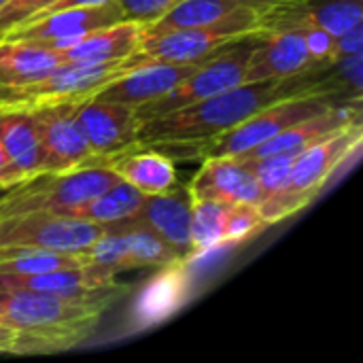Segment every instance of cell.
I'll use <instances>...</instances> for the list:
<instances>
[{
    "mask_svg": "<svg viewBox=\"0 0 363 363\" xmlns=\"http://www.w3.org/2000/svg\"><path fill=\"white\" fill-rule=\"evenodd\" d=\"M319 91H345L349 96H357L353 89L349 91L338 64L334 62L289 77L245 81L196 104L143 121L136 130V143L138 147L151 149L200 145L232 130L234 125L242 123L251 115L264 111L279 100Z\"/></svg>",
    "mask_w": 363,
    "mask_h": 363,
    "instance_id": "1",
    "label": "cell"
},
{
    "mask_svg": "<svg viewBox=\"0 0 363 363\" xmlns=\"http://www.w3.org/2000/svg\"><path fill=\"white\" fill-rule=\"evenodd\" d=\"M106 306L26 289H0V323L15 330L13 353H49L77 347Z\"/></svg>",
    "mask_w": 363,
    "mask_h": 363,
    "instance_id": "2",
    "label": "cell"
},
{
    "mask_svg": "<svg viewBox=\"0 0 363 363\" xmlns=\"http://www.w3.org/2000/svg\"><path fill=\"white\" fill-rule=\"evenodd\" d=\"M119 181L121 177L100 162H89L64 172H40L9 187L0 196V219L30 211L72 215L79 206Z\"/></svg>",
    "mask_w": 363,
    "mask_h": 363,
    "instance_id": "3",
    "label": "cell"
},
{
    "mask_svg": "<svg viewBox=\"0 0 363 363\" xmlns=\"http://www.w3.org/2000/svg\"><path fill=\"white\" fill-rule=\"evenodd\" d=\"M359 98L362 96H349L345 91H319V94H302V96L285 98V100H279V102L266 106L264 111L251 115L249 119L234 125L232 130H228L206 143L191 145V147H196L194 153L200 155L202 160L236 157L300 121H306L319 113L332 111L340 104H347V102L359 100Z\"/></svg>",
    "mask_w": 363,
    "mask_h": 363,
    "instance_id": "4",
    "label": "cell"
},
{
    "mask_svg": "<svg viewBox=\"0 0 363 363\" xmlns=\"http://www.w3.org/2000/svg\"><path fill=\"white\" fill-rule=\"evenodd\" d=\"M274 2L277 0H255L217 23L183 28V30H172V32L143 38L136 53L143 55L147 62L189 64V62L206 60L213 53H217L221 47L247 34L264 32V15Z\"/></svg>",
    "mask_w": 363,
    "mask_h": 363,
    "instance_id": "5",
    "label": "cell"
},
{
    "mask_svg": "<svg viewBox=\"0 0 363 363\" xmlns=\"http://www.w3.org/2000/svg\"><path fill=\"white\" fill-rule=\"evenodd\" d=\"M264 32L247 34L225 47H221L217 53H213L208 60H204L196 72H191L187 79H183L179 85H174L164 96L145 102L134 108L136 123L149 121L153 117L172 113L177 108L196 104L204 98H211L219 91L232 89L240 83H245V68L249 64L251 53L262 43Z\"/></svg>",
    "mask_w": 363,
    "mask_h": 363,
    "instance_id": "6",
    "label": "cell"
},
{
    "mask_svg": "<svg viewBox=\"0 0 363 363\" xmlns=\"http://www.w3.org/2000/svg\"><path fill=\"white\" fill-rule=\"evenodd\" d=\"M140 64H147V60L138 53L113 62H62L36 83L0 87V106L26 108L43 102H81L91 98L108 81Z\"/></svg>",
    "mask_w": 363,
    "mask_h": 363,
    "instance_id": "7",
    "label": "cell"
},
{
    "mask_svg": "<svg viewBox=\"0 0 363 363\" xmlns=\"http://www.w3.org/2000/svg\"><path fill=\"white\" fill-rule=\"evenodd\" d=\"M104 234V223L51 211H30L0 219V247L83 253Z\"/></svg>",
    "mask_w": 363,
    "mask_h": 363,
    "instance_id": "8",
    "label": "cell"
},
{
    "mask_svg": "<svg viewBox=\"0 0 363 363\" xmlns=\"http://www.w3.org/2000/svg\"><path fill=\"white\" fill-rule=\"evenodd\" d=\"M26 108L40 138L43 172H64L98 162L74 115V102H43Z\"/></svg>",
    "mask_w": 363,
    "mask_h": 363,
    "instance_id": "9",
    "label": "cell"
},
{
    "mask_svg": "<svg viewBox=\"0 0 363 363\" xmlns=\"http://www.w3.org/2000/svg\"><path fill=\"white\" fill-rule=\"evenodd\" d=\"M119 21H123L121 13L117 11V6L113 2H106V4H98V6H79V9L55 11L36 21H28V23L13 28L2 38L40 45L51 51H64V49L72 47L85 34H89L98 28L119 23Z\"/></svg>",
    "mask_w": 363,
    "mask_h": 363,
    "instance_id": "10",
    "label": "cell"
},
{
    "mask_svg": "<svg viewBox=\"0 0 363 363\" xmlns=\"http://www.w3.org/2000/svg\"><path fill=\"white\" fill-rule=\"evenodd\" d=\"M362 136V121H355L294 155L289 189L313 200L330 181V177L359 149Z\"/></svg>",
    "mask_w": 363,
    "mask_h": 363,
    "instance_id": "11",
    "label": "cell"
},
{
    "mask_svg": "<svg viewBox=\"0 0 363 363\" xmlns=\"http://www.w3.org/2000/svg\"><path fill=\"white\" fill-rule=\"evenodd\" d=\"M74 115L98 162L138 147L134 106L87 98L74 102Z\"/></svg>",
    "mask_w": 363,
    "mask_h": 363,
    "instance_id": "12",
    "label": "cell"
},
{
    "mask_svg": "<svg viewBox=\"0 0 363 363\" xmlns=\"http://www.w3.org/2000/svg\"><path fill=\"white\" fill-rule=\"evenodd\" d=\"M202 62L204 60L189 62V64L147 62V64L134 66L132 70L123 72L121 77L108 81L91 98L104 100V102H117V104H125V106L136 108V106L151 102V100L164 96L166 91H170L183 79H187L191 72H196Z\"/></svg>",
    "mask_w": 363,
    "mask_h": 363,
    "instance_id": "13",
    "label": "cell"
},
{
    "mask_svg": "<svg viewBox=\"0 0 363 363\" xmlns=\"http://www.w3.org/2000/svg\"><path fill=\"white\" fill-rule=\"evenodd\" d=\"M134 217L151 228L177 253L181 262L194 257L189 189H183L174 183L162 194H149L145 196Z\"/></svg>",
    "mask_w": 363,
    "mask_h": 363,
    "instance_id": "14",
    "label": "cell"
},
{
    "mask_svg": "<svg viewBox=\"0 0 363 363\" xmlns=\"http://www.w3.org/2000/svg\"><path fill=\"white\" fill-rule=\"evenodd\" d=\"M189 196L253 206L264 200V191L249 162L238 157H206L191 179Z\"/></svg>",
    "mask_w": 363,
    "mask_h": 363,
    "instance_id": "15",
    "label": "cell"
},
{
    "mask_svg": "<svg viewBox=\"0 0 363 363\" xmlns=\"http://www.w3.org/2000/svg\"><path fill=\"white\" fill-rule=\"evenodd\" d=\"M359 104H362V98L359 100H351L347 104H340L332 111H325V113H319L306 121H300L283 132H279L277 136L268 138L266 143L236 155L238 160H245V162H251V160H259V157H268V155H298L300 151H304L306 147L315 145L317 140L330 136L332 132L349 125V123H355V121H362L359 119Z\"/></svg>",
    "mask_w": 363,
    "mask_h": 363,
    "instance_id": "16",
    "label": "cell"
},
{
    "mask_svg": "<svg viewBox=\"0 0 363 363\" xmlns=\"http://www.w3.org/2000/svg\"><path fill=\"white\" fill-rule=\"evenodd\" d=\"M302 28H283L264 32L262 43L249 57L245 68V81H262L274 77H289L308 68H315Z\"/></svg>",
    "mask_w": 363,
    "mask_h": 363,
    "instance_id": "17",
    "label": "cell"
},
{
    "mask_svg": "<svg viewBox=\"0 0 363 363\" xmlns=\"http://www.w3.org/2000/svg\"><path fill=\"white\" fill-rule=\"evenodd\" d=\"M0 289H26V291H38V294L74 300V302L102 304V306H108L119 294L128 291V287L115 283L94 285L85 277L83 268H66V270H53L32 277L0 274Z\"/></svg>",
    "mask_w": 363,
    "mask_h": 363,
    "instance_id": "18",
    "label": "cell"
},
{
    "mask_svg": "<svg viewBox=\"0 0 363 363\" xmlns=\"http://www.w3.org/2000/svg\"><path fill=\"white\" fill-rule=\"evenodd\" d=\"M0 143L15 185L43 172L40 138L28 108L0 106Z\"/></svg>",
    "mask_w": 363,
    "mask_h": 363,
    "instance_id": "19",
    "label": "cell"
},
{
    "mask_svg": "<svg viewBox=\"0 0 363 363\" xmlns=\"http://www.w3.org/2000/svg\"><path fill=\"white\" fill-rule=\"evenodd\" d=\"M123 181L132 183L145 196L162 194L177 183V170L172 160L166 153H160L151 147H136L111 157L100 160Z\"/></svg>",
    "mask_w": 363,
    "mask_h": 363,
    "instance_id": "20",
    "label": "cell"
},
{
    "mask_svg": "<svg viewBox=\"0 0 363 363\" xmlns=\"http://www.w3.org/2000/svg\"><path fill=\"white\" fill-rule=\"evenodd\" d=\"M140 40L143 23L119 21L85 34L72 47L57 51V55L62 57V62H113L136 53Z\"/></svg>",
    "mask_w": 363,
    "mask_h": 363,
    "instance_id": "21",
    "label": "cell"
},
{
    "mask_svg": "<svg viewBox=\"0 0 363 363\" xmlns=\"http://www.w3.org/2000/svg\"><path fill=\"white\" fill-rule=\"evenodd\" d=\"M62 64L57 51L40 45L0 38V87H21L45 79Z\"/></svg>",
    "mask_w": 363,
    "mask_h": 363,
    "instance_id": "22",
    "label": "cell"
},
{
    "mask_svg": "<svg viewBox=\"0 0 363 363\" xmlns=\"http://www.w3.org/2000/svg\"><path fill=\"white\" fill-rule=\"evenodd\" d=\"M251 2L255 0H179L160 19L143 26V38L157 36L172 30L217 23Z\"/></svg>",
    "mask_w": 363,
    "mask_h": 363,
    "instance_id": "23",
    "label": "cell"
},
{
    "mask_svg": "<svg viewBox=\"0 0 363 363\" xmlns=\"http://www.w3.org/2000/svg\"><path fill=\"white\" fill-rule=\"evenodd\" d=\"M104 228L119 232L123 236L132 268H149V266L168 268L181 262L177 253L134 215L113 221V223H104Z\"/></svg>",
    "mask_w": 363,
    "mask_h": 363,
    "instance_id": "24",
    "label": "cell"
},
{
    "mask_svg": "<svg viewBox=\"0 0 363 363\" xmlns=\"http://www.w3.org/2000/svg\"><path fill=\"white\" fill-rule=\"evenodd\" d=\"M81 266H83L81 253L0 247V274L32 277V274L66 270V268H81Z\"/></svg>",
    "mask_w": 363,
    "mask_h": 363,
    "instance_id": "25",
    "label": "cell"
},
{
    "mask_svg": "<svg viewBox=\"0 0 363 363\" xmlns=\"http://www.w3.org/2000/svg\"><path fill=\"white\" fill-rule=\"evenodd\" d=\"M143 200H145V194L140 189H136L132 183L121 179L119 183H115L100 196L91 198L83 206H79L72 215L91 219L98 223H113V221L136 215Z\"/></svg>",
    "mask_w": 363,
    "mask_h": 363,
    "instance_id": "26",
    "label": "cell"
},
{
    "mask_svg": "<svg viewBox=\"0 0 363 363\" xmlns=\"http://www.w3.org/2000/svg\"><path fill=\"white\" fill-rule=\"evenodd\" d=\"M232 202L191 198V249L194 255L223 245V232Z\"/></svg>",
    "mask_w": 363,
    "mask_h": 363,
    "instance_id": "27",
    "label": "cell"
},
{
    "mask_svg": "<svg viewBox=\"0 0 363 363\" xmlns=\"http://www.w3.org/2000/svg\"><path fill=\"white\" fill-rule=\"evenodd\" d=\"M291 164H294V155H268L249 162L264 196H272L289 189Z\"/></svg>",
    "mask_w": 363,
    "mask_h": 363,
    "instance_id": "28",
    "label": "cell"
},
{
    "mask_svg": "<svg viewBox=\"0 0 363 363\" xmlns=\"http://www.w3.org/2000/svg\"><path fill=\"white\" fill-rule=\"evenodd\" d=\"M268 223L259 215V211L253 204H232L225 221V232H223V245H238L262 230H266Z\"/></svg>",
    "mask_w": 363,
    "mask_h": 363,
    "instance_id": "29",
    "label": "cell"
},
{
    "mask_svg": "<svg viewBox=\"0 0 363 363\" xmlns=\"http://www.w3.org/2000/svg\"><path fill=\"white\" fill-rule=\"evenodd\" d=\"M121 13L123 21H138L143 26L160 19L179 0H111Z\"/></svg>",
    "mask_w": 363,
    "mask_h": 363,
    "instance_id": "30",
    "label": "cell"
},
{
    "mask_svg": "<svg viewBox=\"0 0 363 363\" xmlns=\"http://www.w3.org/2000/svg\"><path fill=\"white\" fill-rule=\"evenodd\" d=\"M51 2L55 0H9L4 6H0V38L13 28L32 19L38 11H43Z\"/></svg>",
    "mask_w": 363,
    "mask_h": 363,
    "instance_id": "31",
    "label": "cell"
},
{
    "mask_svg": "<svg viewBox=\"0 0 363 363\" xmlns=\"http://www.w3.org/2000/svg\"><path fill=\"white\" fill-rule=\"evenodd\" d=\"M302 32H304L306 49H308L313 64H317V66L334 64L332 55H334V47H336V36H332L328 30H323L319 26H304Z\"/></svg>",
    "mask_w": 363,
    "mask_h": 363,
    "instance_id": "32",
    "label": "cell"
},
{
    "mask_svg": "<svg viewBox=\"0 0 363 363\" xmlns=\"http://www.w3.org/2000/svg\"><path fill=\"white\" fill-rule=\"evenodd\" d=\"M363 45V26L357 23L353 26L351 30H347L345 34H340L336 38V47H334V55L332 60L338 62L340 57H347V55H353V53H362Z\"/></svg>",
    "mask_w": 363,
    "mask_h": 363,
    "instance_id": "33",
    "label": "cell"
},
{
    "mask_svg": "<svg viewBox=\"0 0 363 363\" xmlns=\"http://www.w3.org/2000/svg\"><path fill=\"white\" fill-rule=\"evenodd\" d=\"M106 2H111V0H55V2H51L49 6H45L43 11H38L32 19H28V21H36V19H40V17H45V15H51V13H55V11H66V9H79V6H98V4H106ZM26 21V23H28Z\"/></svg>",
    "mask_w": 363,
    "mask_h": 363,
    "instance_id": "34",
    "label": "cell"
},
{
    "mask_svg": "<svg viewBox=\"0 0 363 363\" xmlns=\"http://www.w3.org/2000/svg\"><path fill=\"white\" fill-rule=\"evenodd\" d=\"M15 347V330L0 323V353H13Z\"/></svg>",
    "mask_w": 363,
    "mask_h": 363,
    "instance_id": "35",
    "label": "cell"
},
{
    "mask_svg": "<svg viewBox=\"0 0 363 363\" xmlns=\"http://www.w3.org/2000/svg\"><path fill=\"white\" fill-rule=\"evenodd\" d=\"M0 185L2 187H13V177H11V168H9V160H6V153L2 149V143H0Z\"/></svg>",
    "mask_w": 363,
    "mask_h": 363,
    "instance_id": "36",
    "label": "cell"
},
{
    "mask_svg": "<svg viewBox=\"0 0 363 363\" xmlns=\"http://www.w3.org/2000/svg\"><path fill=\"white\" fill-rule=\"evenodd\" d=\"M4 191H6V187H2V185H0V196H2Z\"/></svg>",
    "mask_w": 363,
    "mask_h": 363,
    "instance_id": "37",
    "label": "cell"
},
{
    "mask_svg": "<svg viewBox=\"0 0 363 363\" xmlns=\"http://www.w3.org/2000/svg\"><path fill=\"white\" fill-rule=\"evenodd\" d=\"M6 2H9V0H0V6H4Z\"/></svg>",
    "mask_w": 363,
    "mask_h": 363,
    "instance_id": "38",
    "label": "cell"
}]
</instances>
